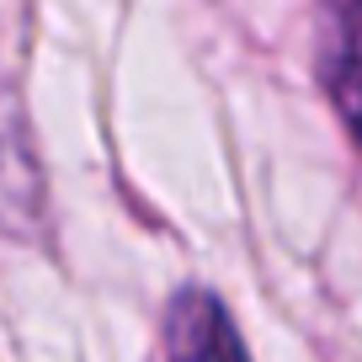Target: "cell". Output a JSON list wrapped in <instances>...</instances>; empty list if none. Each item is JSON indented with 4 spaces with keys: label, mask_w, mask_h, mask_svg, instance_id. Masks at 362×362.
I'll return each mask as SVG.
<instances>
[{
    "label": "cell",
    "mask_w": 362,
    "mask_h": 362,
    "mask_svg": "<svg viewBox=\"0 0 362 362\" xmlns=\"http://www.w3.org/2000/svg\"><path fill=\"white\" fill-rule=\"evenodd\" d=\"M160 362H250L235 320L208 288H181L160 325Z\"/></svg>",
    "instance_id": "6da1fadb"
},
{
    "label": "cell",
    "mask_w": 362,
    "mask_h": 362,
    "mask_svg": "<svg viewBox=\"0 0 362 362\" xmlns=\"http://www.w3.org/2000/svg\"><path fill=\"white\" fill-rule=\"evenodd\" d=\"M320 80L341 123L362 144V0H325L320 11Z\"/></svg>",
    "instance_id": "7a4b0ae2"
},
{
    "label": "cell",
    "mask_w": 362,
    "mask_h": 362,
    "mask_svg": "<svg viewBox=\"0 0 362 362\" xmlns=\"http://www.w3.org/2000/svg\"><path fill=\"white\" fill-rule=\"evenodd\" d=\"M37 214H43V170L27 144L22 107L0 90V229L27 235Z\"/></svg>",
    "instance_id": "3957f363"
}]
</instances>
